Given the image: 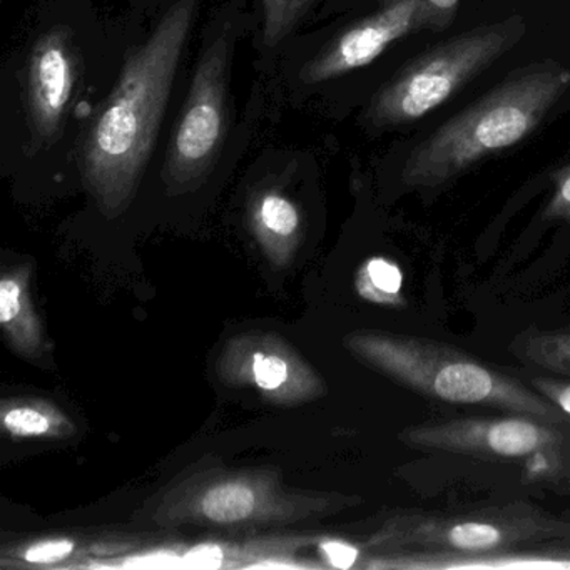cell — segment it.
Masks as SVG:
<instances>
[{
	"label": "cell",
	"mask_w": 570,
	"mask_h": 570,
	"mask_svg": "<svg viewBox=\"0 0 570 570\" xmlns=\"http://www.w3.org/2000/svg\"><path fill=\"white\" fill-rule=\"evenodd\" d=\"M232 39H213L196 66L188 98L166 153L165 175L175 189L202 181L218 159L228 131Z\"/></svg>",
	"instance_id": "7"
},
{
	"label": "cell",
	"mask_w": 570,
	"mask_h": 570,
	"mask_svg": "<svg viewBox=\"0 0 570 570\" xmlns=\"http://www.w3.org/2000/svg\"><path fill=\"white\" fill-rule=\"evenodd\" d=\"M316 0H262L263 41L268 48L282 45L308 14Z\"/></svg>",
	"instance_id": "16"
},
{
	"label": "cell",
	"mask_w": 570,
	"mask_h": 570,
	"mask_svg": "<svg viewBox=\"0 0 570 570\" xmlns=\"http://www.w3.org/2000/svg\"><path fill=\"white\" fill-rule=\"evenodd\" d=\"M460 0H423L426 12V28L445 29L452 24L459 11Z\"/></svg>",
	"instance_id": "21"
},
{
	"label": "cell",
	"mask_w": 570,
	"mask_h": 570,
	"mask_svg": "<svg viewBox=\"0 0 570 570\" xmlns=\"http://www.w3.org/2000/svg\"><path fill=\"white\" fill-rule=\"evenodd\" d=\"M229 385H252L272 402L293 405L325 392L322 380L298 353L275 335H245L229 342L219 360Z\"/></svg>",
	"instance_id": "9"
},
{
	"label": "cell",
	"mask_w": 570,
	"mask_h": 570,
	"mask_svg": "<svg viewBox=\"0 0 570 570\" xmlns=\"http://www.w3.org/2000/svg\"><path fill=\"white\" fill-rule=\"evenodd\" d=\"M248 222L272 262L288 263L302 236V215L296 203L279 189H259L249 198Z\"/></svg>",
	"instance_id": "13"
},
{
	"label": "cell",
	"mask_w": 570,
	"mask_h": 570,
	"mask_svg": "<svg viewBox=\"0 0 570 570\" xmlns=\"http://www.w3.org/2000/svg\"><path fill=\"white\" fill-rule=\"evenodd\" d=\"M569 89V69L553 61L510 76L416 141L403 163L402 181L409 188H439L482 159L519 145Z\"/></svg>",
	"instance_id": "2"
},
{
	"label": "cell",
	"mask_w": 570,
	"mask_h": 570,
	"mask_svg": "<svg viewBox=\"0 0 570 570\" xmlns=\"http://www.w3.org/2000/svg\"><path fill=\"white\" fill-rule=\"evenodd\" d=\"M345 345L366 365L440 402L493 406L557 425L569 416L519 380L442 342L389 333H353Z\"/></svg>",
	"instance_id": "3"
},
{
	"label": "cell",
	"mask_w": 570,
	"mask_h": 570,
	"mask_svg": "<svg viewBox=\"0 0 570 570\" xmlns=\"http://www.w3.org/2000/svg\"><path fill=\"white\" fill-rule=\"evenodd\" d=\"M28 265L6 269L0 279V326L11 348L24 358L45 355L41 320L32 305Z\"/></svg>",
	"instance_id": "12"
},
{
	"label": "cell",
	"mask_w": 570,
	"mask_h": 570,
	"mask_svg": "<svg viewBox=\"0 0 570 570\" xmlns=\"http://www.w3.org/2000/svg\"><path fill=\"white\" fill-rule=\"evenodd\" d=\"M553 181H556V188H553L552 198L547 203L543 216L547 219L570 223V166L560 169Z\"/></svg>",
	"instance_id": "19"
},
{
	"label": "cell",
	"mask_w": 570,
	"mask_h": 570,
	"mask_svg": "<svg viewBox=\"0 0 570 570\" xmlns=\"http://www.w3.org/2000/svg\"><path fill=\"white\" fill-rule=\"evenodd\" d=\"M71 31L55 28L36 41L26 78V118L32 145H52L61 135L79 79Z\"/></svg>",
	"instance_id": "10"
},
{
	"label": "cell",
	"mask_w": 570,
	"mask_h": 570,
	"mask_svg": "<svg viewBox=\"0 0 570 570\" xmlns=\"http://www.w3.org/2000/svg\"><path fill=\"white\" fill-rule=\"evenodd\" d=\"M570 537V523L547 519L529 509L507 507L470 513H419L389 520L368 547L409 559L505 552L527 543Z\"/></svg>",
	"instance_id": "5"
},
{
	"label": "cell",
	"mask_w": 570,
	"mask_h": 570,
	"mask_svg": "<svg viewBox=\"0 0 570 570\" xmlns=\"http://www.w3.org/2000/svg\"><path fill=\"white\" fill-rule=\"evenodd\" d=\"M532 386L543 399L570 416V380L535 379Z\"/></svg>",
	"instance_id": "20"
},
{
	"label": "cell",
	"mask_w": 570,
	"mask_h": 570,
	"mask_svg": "<svg viewBox=\"0 0 570 570\" xmlns=\"http://www.w3.org/2000/svg\"><path fill=\"white\" fill-rule=\"evenodd\" d=\"M426 28L423 0H385L379 11L340 32L308 65L302 79L326 82L372 65L393 42Z\"/></svg>",
	"instance_id": "11"
},
{
	"label": "cell",
	"mask_w": 570,
	"mask_h": 570,
	"mask_svg": "<svg viewBox=\"0 0 570 570\" xmlns=\"http://www.w3.org/2000/svg\"><path fill=\"white\" fill-rule=\"evenodd\" d=\"M126 567H181V556L175 552H153L128 560Z\"/></svg>",
	"instance_id": "23"
},
{
	"label": "cell",
	"mask_w": 570,
	"mask_h": 570,
	"mask_svg": "<svg viewBox=\"0 0 570 570\" xmlns=\"http://www.w3.org/2000/svg\"><path fill=\"white\" fill-rule=\"evenodd\" d=\"M196 6V0H178L149 38L129 52L118 82L86 131L82 178L109 215L129 205L155 151Z\"/></svg>",
	"instance_id": "1"
},
{
	"label": "cell",
	"mask_w": 570,
	"mask_h": 570,
	"mask_svg": "<svg viewBox=\"0 0 570 570\" xmlns=\"http://www.w3.org/2000/svg\"><path fill=\"white\" fill-rule=\"evenodd\" d=\"M563 433L557 423L529 415L497 419H456L416 425L402 432L400 440L419 449L465 455L520 459L533 453L562 449Z\"/></svg>",
	"instance_id": "8"
},
{
	"label": "cell",
	"mask_w": 570,
	"mask_h": 570,
	"mask_svg": "<svg viewBox=\"0 0 570 570\" xmlns=\"http://www.w3.org/2000/svg\"><path fill=\"white\" fill-rule=\"evenodd\" d=\"M520 358L550 372L570 375V328L563 332L530 333L520 340Z\"/></svg>",
	"instance_id": "15"
},
{
	"label": "cell",
	"mask_w": 570,
	"mask_h": 570,
	"mask_svg": "<svg viewBox=\"0 0 570 570\" xmlns=\"http://www.w3.org/2000/svg\"><path fill=\"white\" fill-rule=\"evenodd\" d=\"M358 288L370 302L395 303L402 288V273L386 259H370L360 275Z\"/></svg>",
	"instance_id": "17"
},
{
	"label": "cell",
	"mask_w": 570,
	"mask_h": 570,
	"mask_svg": "<svg viewBox=\"0 0 570 570\" xmlns=\"http://www.w3.org/2000/svg\"><path fill=\"white\" fill-rule=\"evenodd\" d=\"M523 32V22L513 18L433 46L373 96L366 119L383 129L415 125L510 52Z\"/></svg>",
	"instance_id": "4"
},
{
	"label": "cell",
	"mask_w": 570,
	"mask_h": 570,
	"mask_svg": "<svg viewBox=\"0 0 570 570\" xmlns=\"http://www.w3.org/2000/svg\"><path fill=\"white\" fill-rule=\"evenodd\" d=\"M320 550L328 560L330 566L338 567V569H350L358 559V550L342 540H325L320 543Z\"/></svg>",
	"instance_id": "22"
},
{
	"label": "cell",
	"mask_w": 570,
	"mask_h": 570,
	"mask_svg": "<svg viewBox=\"0 0 570 570\" xmlns=\"http://www.w3.org/2000/svg\"><path fill=\"white\" fill-rule=\"evenodd\" d=\"M76 542L71 539H48L32 543L22 553V559L38 566H51L68 559L75 552Z\"/></svg>",
	"instance_id": "18"
},
{
	"label": "cell",
	"mask_w": 570,
	"mask_h": 570,
	"mask_svg": "<svg viewBox=\"0 0 570 570\" xmlns=\"http://www.w3.org/2000/svg\"><path fill=\"white\" fill-rule=\"evenodd\" d=\"M2 426L14 439H66L75 433L71 420L58 406L39 399L6 400Z\"/></svg>",
	"instance_id": "14"
},
{
	"label": "cell",
	"mask_w": 570,
	"mask_h": 570,
	"mask_svg": "<svg viewBox=\"0 0 570 570\" xmlns=\"http://www.w3.org/2000/svg\"><path fill=\"white\" fill-rule=\"evenodd\" d=\"M330 507L332 500L323 497L288 492L268 473L212 470L196 473L169 490L155 520L163 525H258L306 519Z\"/></svg>",
	"instance_id": "6"
}]
</instances>
